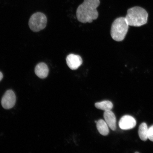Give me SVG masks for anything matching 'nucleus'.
Wrapping results in <instances>:
<instances>
[{"instance_id": "obj_8", "label": "nucleus", "mask_w": 153, "mask_h": 153, "mask_svg": "<svg viewBox=\"0 0 153 153\" xmlns=\"http://www.w3.org/2000/svg\"><path fill=\"white\" fill-rule=\"evenodd\" d=\"M104 117L109 127L112 131H115L116 129V119L114 113L111 110L105 111L104 114Z\"/></svg>"}, {"instance_id": "obj_6", "label": "nucleus", "mask_w": 153, "mask_h": 153, "mask_svg": "<svg viewBox=\"0 0 153 153\" xmlns=\"http://www.w3.org/2000/svg\"><path fill=\"white\" fill-rule=\"evenodd\" d=\"M68 66L72 70H76L81 66L83 63L81 57L74 54L68 55L66 58Z\"/></svg>"}, {"instance_id": "obj_12", "label": "nucleus", "mask_w": 153, "mask_h": 153, "mask_svg": "<svg viewBox=\"0 0 153 153\" xmlns=\"http://www.w3.org/2000/svg\"><path fill=\"white\" fill-rule=\"evenodd\" d=\"M95 106L97 108L105 111L111 110L113 107V104L110 101L105 100L96 103Z\"/></svg>"}, {"instance_id": "obj_5", "label": "nucleus", "mask_w": 153, "mask_h": 153, "mask_svg": "<svg viewBox=\"0 0 153 153\" xmlns=\"http://www.w3.org/2000/svg\"><path fill=\"white\" fill-rule=\"evenodd\" d=\"M16 101V96L14 93L9 90L6 92L2 98V106L5 109H9L14 106Z\"/></svg>"}, {"instance_id": "obj_14", "label": "nucleus", "mask_w": 153, "mask_h": 153, "mask_svg": "<svg viewBox=\"0 0 153 153\" xmlns=\"http://www.w3.org/2000/svg\"><path fill=\"white\" fill-rule=\"evenodd\" d=\"M3 78V74L1 72H0V81Z\"/></svg>"}, {"instance_id": "obj_2", "label": "nucleus", "mask_w": 153, "mask_h": 153, "mask_svg": "<svg viewBox=\"0 0 153 153\" xmlns=\"http://www.w3.org/2000/svg\"><path fill=\"white\" fill-rule=\"evenodd\" d=\"M148 16V13L144 9L135 7L128 10L125 18L129 26L139 27L146 23Z\"/></svg>"}, {"instance_id": "obj_4", "label": "nucleus", "mask_w": 153, "mask_h": 153, "mask_svg": "<svg viewBox=\"0 0 153 153\" xmlns=\"http://www.w3.org/2000/svg\"><path fill=\"white\" fill-rule=\"evenodd\" d=\"M47 22V18L45 14L42 13H36L30 17L29 26L32 31L37 32L46 27Z\"/></svg>"}, {"instance_id": "obj_3", "label": "nucleus", "mask_w": 153, "mask_h": 153, "mask_svg": "<svg viewBox=\"0 0 153 153\" xmlns=\"http://www.w3.org/2000/svg\"><path fill=\"white\" fill-rule=\"evenodd\" d=\"M129 26L125 17L115 19L111 27V35L112 39L117 42L123 41L127 33Z\"/></svg>"}, {"instance_id": "obj_13", "label": "nucleus", "mask_w": 153, "mask_h": 153, "mask_svg": "<svg viewBox=\"0 0 153 153\" xmlns=\"http://www.w3.org/2000/svg\"><path fill=\"white\" fill-rule=\"evenodd\" d=\"M148 139L153 141V125L149 128Z\"/></svg>"}, {"instance_id": "obj_11", "label": "nucleus", "mask_w": 153, "mask_h": 153, "mask_svg": "<svg viewBox=\"0 0 153 153\" xmlns=\"http://www.w3.org/2000/svg\"><path fill=\"white\" fill-rule=\"evenodd\" d=\"M149 128L146 123H143L140 126L138 134L140 138L143 141L148 139Z\"/></svg>"}, {"instance_id": "obj_10", "label": "nucleus", "mask_w": 153, "mask_h": 153, "mask_svg": "<svg viewBox=\"0 0 153 153\" xmlns=\"http://www.w3.org/2000/svg\"><path fill=\"white\" fill-rule=\"evenodd\" d=\"M96 124L97 129L101 135L106 136L109 133L108 128L109 127L105 120L101 119L99 120Z\"/></svg>"}, {"instance_id": "obj_1", "label": "nucleus", "mask_w": 153, "mask_h": 153, "mask_svg": "<svg viewBox=\"0 0 153 153\" xmlns=\"http://www.w3.org/2000/svg\"><path fill=\"white\" fill-rule=\"evenodd\" d=\"M100 4V0H84L76 9V16L78 21L86 23L96 20L99 16L97 8Z\"/></svg>"}, {"instance_id": "obj_9", "label": "nucleus", "mask_w": 153, "mask_h": 153, "mask_svg": "<svg viewBox=\"0 0 153 153\" xmlns=\"http://www.w3.org/2000/svg\"><path fill=\"white\" fill-rule=\"evenodd\" d=\"M49 70L46 64L39 63L35 67V73L38 77L41 79L46 78L48 75Z\"/></svg>"}, {"instance_id": "obj_7", "label": "nucleus", "mask_w": 153, "mask_h": 153, "mask_svg": "<svg viewBox=\"0 0 153 153\" xmlns=\"http://www.w3.org/2000/svg\"><path fill=\"white\" fill-rule=\"evenodd\" d=\"M136 123V121L133 117L125 115L120 118L119 122V126L122 129L129 130L134 127Z\"/></svg>"}]
</instances>
